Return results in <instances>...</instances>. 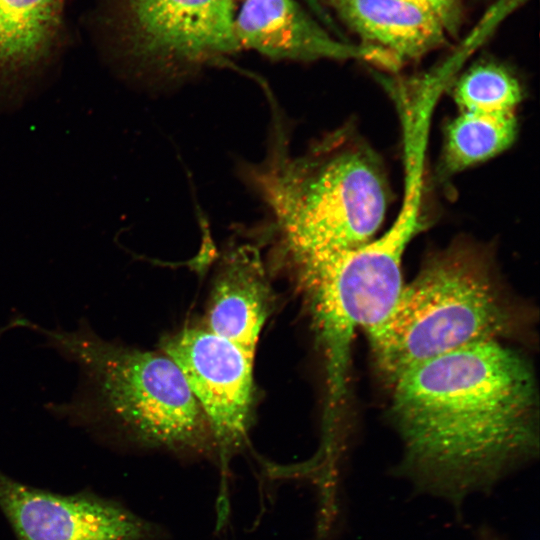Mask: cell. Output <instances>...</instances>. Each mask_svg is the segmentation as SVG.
<instances>
[{
	"label": "cell",
	"mask_w": 540,
	"mask_h": 540,
	"mask_svg": "<svg viewBox=\"0 0 540 540\" xmlns=\"http://www.w3.org/2000/svg\"><path fill=\"white\" fill-rule=\"evenodd\" d=\"M391 383L406 463L437 492L460 497L483 488L537 451L531 366L500 341L420 362Z\"/></svg>",
	"instance_id": "1"
},
{
	"label": "cell",
	"mask_w": 540,
	"mask_h": 540,
	"mask_svg": "<svg viewBox=\"0 0 540 540\" xmlns=\"http://www.w3.org/2000/svg\"><path fill=\"white\" fill-rule=\"evenodd\" d=\"M13 324L37 330L80 369L76 395L52 405L54 412L97 430L113 428L146 448L216 459L207 418L166 354L104 340L85 322L73 331L48 330L24 318Z\"/></svg>",
	"instance_id": "2"
},
{
	"label": "cell",
	"mask_w": 540,
	"mask_h": 540,
	"mask_svg": "<svg viewBox=\"0 0 540 540\" xmlns=\"http://www.w3.org/2000/svg\"><path fill=\"white\" fill-rule=\"evenodd\" d=\"M253 174L295 262L365 245L383 224L390 201L379 156L348 127L295 157L277 137Z\"/></svg>",
	"instance_id": "3"
},
{
	"label": "cell",
	"mask_w": 540,
	"mask_h": 540,
	"mask_svg": "<svg viewBox=\"0 0 540 540\" xmlns=\"http://www.w3.org/2000/svg\"><path fill=\"white\" fill-rule=\"evenodd\" d=\"M508 300L488 256L452 244L432 255L404 284L389 319L368 335L376 362L392 382L420 362L464 346L500 341L516 332Z\"/></svg>",
	"instance_id": "4"
},
{
	"label": "cell",
	"mask_w": 540,
	"mask_h": 540,
	"mask_svg": "<svg viewBox=\"0 0 540 540\" xmlns=\"http://www.w3.org/2000/svg\"><path fill=\"white\" fill-rule=\"evenodd\" d=\"M405 167L403 202L387 231L342 255L296 263L326 346L332 384H338L344 347L354 329L369 335L381 327L404 287V252L424 221V165L411 160Z\"/></svg>",
	"instance_id": "5"
},
{
	"label": "cell",
	"mask_w": 540,
	"mask_h": 540,
	"mask_svg": "<svg viewBox=\"0 0 540 540\" xmlns=\"http://www.w3.org/2000/svg\"><path fill=\"white\" fill-rule=\"evenodd\" d=\"M235 0H117L116 30L127 61L174 75L217 64L241 51Z\"/></svg>",
	"instance_id": "6"
},
{
	"label": "cell",
	"mask_w": 540,
	"mask_h": 540,
	"mask_svg": "<svg viewBox=\"0 0 540 540\" xmlns=\"http://www.w3.org/2000/svg\"><path fill=\"white\" fill-rule=\"evenodd\" d=\"M162 347L182 371L209 423L222 472L218 520L224 521L228 463L245 444L251 422L254 358L207 329L186 328L163 340Z\"/></svg>",
	"instance_id": "7"
},
{
	"label": "cell",
	"mask_w": 540,
	"mask_h": 540,
	"mask_svg": "<svg viewBox=\"0 0 540 540\" xmlns=\"http://www.w3.org/2000/svg\"><path fill=\"white\" fill-rule=\"evenodd\" d=\"M0 508L18 540H165L167 531L119 502L92 493L60 495L0 472Z\"/></svg>",
	"instance_id": "8"
},
{
	"label": "cell",
	"mask_w": 540,
	"mask_h": 540,
	"mask_svg": "<svg viewBox=\"0 0 540 540\" xmlns=\"http://www.w3.org/2000/svg\"><path fill=\"white\" fill-rule=\"evenodd\" d=\"M234 29L242 49L272 60H363L388 70L399 64L387 53L333 37L295 0H243Z\"/></svg>",
	"instance_id": "9"
},
{
	"label": "cell",
	"mask_w": 540,
	"mask_h": 540,
	"mask_svg": "<svg viewBox=\"0 0 540 540\" xmlns=\"http://www.w3.org/2000/svg\"><path fill=\"white\" fill-rule=\"evenodd\" d=\"M272 307L273 295L259 251L251 245L231 250L214 282L207 330L254 358L259 335Z\"/></svg>",
	"instance_id": "10"
},
{
	"label": "cell",
	"mask_w": 540,
	"mask_h": 540,
	"mask_svg": "<svg viewBox=\"0 0 540 540\" xmlns=\"http://www.w3.org/2000/svg\"><path fill=\"white\" fill-rule=\"evenodd\" d=\"M362 45L389 54L400 66L446 44L442 22L404 0H324Z\"/></svg>",
	"instance_id": "11"
},
{
	"label": "cell",
	"mask_w": 540,
	"mask_h": 540,
	"mask_svg": "<svg viewBox=\"0 0 540 540\" xmlns=\"http://www.w3.org/2000/svg\"><path fill=\"white\" fill-rule=\"evenodd\" d=\"M66 0H0V87L37 69L60 36Z\"/></svg>",
	"instance_id": "12"
},
{
	"label": "cell",
	"mask_w": 540,
	"mask_h": 540,
	"mask_svg": "<svg viewBox=\"0 0 540 540\" xmlns=\"http://www.w3.org/2000/svg\"><path fill=\"white\" fill-rule=\"evenodd\" d=\"M515 113L461 112L446 128L442 170L453 174L507 149L515 140Z\"/></svg>",
	"instance_id": "13"
},
{
	"label": "cell",
	"mask_w": 540,
	"mask_h": 540,
	"mask_svg": "<svg viewBox=\"0 0 540 540\" xmlns=\"http://www.w3.org/2000/svg\"><path fill=\"white\" fill-rule=\"evenodd\" d=\"M453 96L461 112L515 113L522 99V88L506 67L494 62H481L459 78Z\"/></svg>",
	"instance_id": "14"
},
{
	"label": "cell",
	"mask_w": 540,
	"mask_h": 540,
	"mask_svg": "<svg viewBox=\"0 0 540 540\" xmlns=\"http://www.w3.org/2000/svg\"><path fill=\"white\" fill-rule=\"evenodd\" d=\"M415 4L435 15L444 25L449 35L460 27L462 10L460 0H404Z\"/></svg>",
	"instance_id": "15"
}]
</instances>
